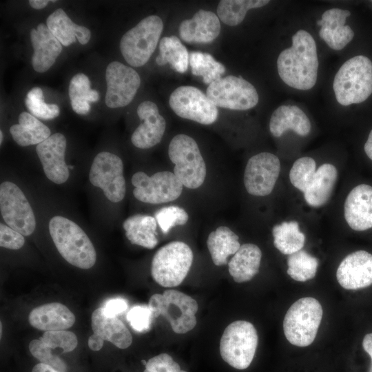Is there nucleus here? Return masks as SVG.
Segmentation results:
<instances>
[{
    "instance_id": "5",
    "label": "nucleus",
    "mask_w": 372,
    "mask_h": 372,
    "mask_svg": "<svg viewBox=\"0 0 372 372\" xmlns=\"http://www.w3.org/2000/svg\"><path fill=\"white\" fill-rule=\"evenodd\" d=\"M148 307L154 318L163 316L176 333H186L196 324L198 303L181 291L169 289L163 294H154L149 298Z\"/></svg>"
},
{
    "instance_id": "55",
    "label": "nucleus",
    "mask_w": 372,
    "mask_h": 372,
    "mask_svg": "<svg viewBox=\"0 0 372 372\" xmlns=\"http://www.w3.org/2000/svg\"><path fill=\"white\" fill-rule=\"evenodd\" d=\"M69 168L73 169V166L70 165V166H69Z\"/></svg>"
},
{
    "instance_id": "30",
    "label": "nucleus",
    "mask_w": 372,
    "mask_h": 372,
    "mask_svg": "<svg viewBox=\"0 0 372 372\" xmlns=\"http://www.w3.org/2000/svg\"><path fill=\"white\" fill-rule=\"evenodd\" d=\"M127 238L133 245L153 249L158 244L157 222L155 218L143 214H135L123 223Z\"/></svg>"
},
{
    "instance_id": "26",
    "label": "nucleus",
    "mask_w": 372,
    "mask_h": 372,
    "mask_svg": "<svg viewBox=\"0 0 372 372\" xmlns=\"http://www.w3.org/2000/svg\"><path fill=\"white\" fill-rule=\"evenodd\" d=\"M91 325L94 334L119 349H127L132 344V336L129 329L116 317L106 316L103 307L95 309L92 313Z\"/></svg>"
},
{
    "instance_id": "41",
    "label": "nucleus",
    "mask_w": 372,
    "mask_h": 372,
    "mask_svg": "<svg viewBox=\"0 0 372 372\" xmlns=\"http://www.w3.org/2000/svg\"><path fill=\"white\" fill-rule=\"evenodd\" d=\"M155 219L164 234L176 225H185L189 216L187 211L178 206H168L159 209L155 213Z\"/></svg>"
},
{
    "instance_id": "14",
    "label": "nucleus",
    "mask_w": 372,
    "mask_h": 372,
    "mask_svg": "<svg viewBox=\"0 0 372 372\" xmlns=\"http://www.w3.org/2000/svg\"><path fill=\"white\" fill-rule=\"evenodd\" d=\"M169 104L178 116L203 125L214 123L217 107L202 91L190 85L180 86L170 94Z\"/></svg>"
},
{
    "instance_id": "34",
    "label": "nucleus",
    "mask_w": 372,
    "mask_h": 372,
    "mask_svg": "<svg viewBox=\"0 0 372 372\" xmlns=\"http://www.w3.org/2000/svg\"><path fill=\"white\" fill-rule=\"evenodd\" d=\"M72 110L78 114H87L90 110V102L99 99V92L91 88V83L85 74L78 73L70 80L68 89Z\"/></svg>"
},
{
    "instance_id": "2",
    "label": "nucleus",
    "mask_w": 372,
    "mask_h": 372,
    "mask_svg": "<svg viewBox=\"0 0 372 372\" xmlns=\"http://www.w3.org/2000/svg\"><path fill=\"white\" fill-rule=\"evenodd\" d=\"M48 227L58 251L68 262L84 269L94 265L96 260L94 247L76 223L56 216L51 218Z\"/></svg>"
},
{
    "instance_id": "36",
    "label": "nucleus",
    "mask_w": 372,
    "mask_h": 372,
    "mask_svg": "<svg viewBox=\"0 0 372 372\" xmlns=\"http://www.w3.org/2000/svg\"><path fill=\"white\" fill-rule=\"evenodd\" d=\"M269 3L268 0H222L218 3L217 14L226 25L235 26L243 21L249 10L262 7Z\"/></svg>"
},
{
    "instance_id": "48",
    "label": "nucleus",
    "mask_w": 372,
    "mask_h": 372,
    "mask_svg": "<svg viewBox=\"0 0 372 372\" xmlns=\"http://www.w3.org/2000/svg\"><path fill=\"white\" fill-rule=\"evenodd\" d=\"M104 343V340L99 335L93 333L88 338V347L94 351H99Z\"/></svg>"
},
{
    "instance_id": "13",
    "label": "nucleus",
    "mask_w": 372,
    "mask_h": 372,
    "mask_svg": "<svg viewBox=\"0 0 372 372\" xmlns=\"http://www.w3.org/2000/svg\"><path fill=\"white\" fill-rule=\"evenodd\" d=\"M89 178L111 202L118 203L123 199L126 190L123 164L116 154L108 152L99 153L93 160Z\"/></svg>"
},
{
    "instance_id": "33",
    "label": "nucleus",
    "mask_w": 372,
    "mask_h": 372,
    "mask_svg": "<svg viewBox=\"0 0 372 372\" xmlns=\"http://www.w3.org/2000/svg\"><path fill=\"white\" fill-rule=\"evenodd\" d=\"M156 62L158 65L169 63L174 70L184 73L188 68L189 54L177 37H165L160 41Z\"/></svg>"
},
{
    "instance_id": "51",
    "label": "nucleus",
    "mask_w": 372,
    "mask_h": 372,
    "mask_svg": "<svg viewBox=\"0 0 372 372\" xmlns=\"http://www.w3.org/2000/svg\"><path fill=\"white\" fill-rule=\"evenodd\" d=\"M364 149L367 156L372 161V130L369 134Z\"/></svg>"
},
{
    "instance_id": "45",
    "label": "nucleus",
    "mask_w": 372,
    "mask_h": 372,
    "mask_svg": "<svg viewBox=\"0 0 372 372\" xmlns=\"http://www.w3.org/2000/svg\"><path fill=\"white\" fill-rule=\"evenodd\" d=\"M143 372H187L181 369L180 365L171 355L163 353L151 358L145 364Z\"/></svg>"
},
{
    "instance_id": "49",
    "label": "nucleus",
    "mask_w": 372,
    "mask_h": 372,
    "mask_svg": "<svg viewBox=\"0 0 372 372\" xmlns=\"http://www.w3.org/2000/svg\"><path fill=\"white\" fill-rule=\"evenodd\" d=\"M362 347L371 358V365L368 372H372V333L364 336L362 340Z\"/></svg>"
},
{
    "instance_id": "12",
    "label": "nucleus",
    "mask_w": 372,
    "mask_h": 372,
    "mask_svg": "<svg viewBox=\"0 0 372 372\" xmlns=\"http://www.w3.org/2000/svg\"><path fill=\"white\" fill-rule=\"evenodd\" d=\"M0 210L5 223L23 236H30L36 227L32 209L19 187L10 181L0 185Z\"/></svg>"
},
{
    "instance_id": "16",
    "label": "nucleus",
    "mask_w": 372,
    "mask_h": 372,
    "mask_svg": "<svg viewBox=\"0 0 372 372\" xmlns=\"http://www.w3.org/2000/svg\"><path fill=\"white\" fill-rule=\"evenodd\" d=\"M280 172L279 158L269 152H261L251 157L245 167L244 185L247 192L255 196L270 194Z\"/></svg>"
},
{
    "instance_id": "17",
    "label": "nucleus",
    "mask_w": 372,
    "mask_h": 372,
    "mask_svg": "<svg viewBox=\"0 0 372 372\" xmlns=\"http://www.w3.org/2000/svg\"><path fill=\"white\" fill-rule=\"evenodd\" d=\"M66 144L65 136L55 133L36 147L45 176L56 184H62L69 178V166L65 161Z\"/></svg>"
},
{
    "instance_id": "20",
    "label": "nucleus",
    "mask_w": 372,
    "mask_h": 372,
    "mask_svg": "<svg viewBox=\"0 0 372 372\" xmlns=\"http://www.w3.org/2000/svg\"><path fill=\"white\" fill-rule=\"evenodd\" d=\"M344 214L346 222L355 231L372 228V186H355L346 198Z\"/></svg>"
},
{
    "instance_id": "50",
    "label": "nucleus",
    "mask_w": 372,
    "mask_h": 372,
    "mask_svg": "<svg viewBox=\"0 0 372 372\" xmlns=\"http://www.w3.org/2000/svg\"><path fill=\"white\" fill-rule=\"evenodd\" d=\"M32 372H60V371L54 369V368H52V366L48 364H45L43 363H39L33 367Z\"/></svg>"
},
{
    "instance_id": "27",
    "label": "nucleus",
    "mask_w": 372,
    "mask_h": 372,
    "mask_svg": "<svg viewBox=\"0 0 372 372\" xmlns=\"http://www.w3.org/2000/svg\"><path fill=\"white\" fill-rule=\"evenodd\" d=\"M46 25L52 34L64 46L76 42V37L81 45H85L91 38L90 30L83 25L74 23L61 8L50 14L46 19Z\"/></svg>"
},
{
    "instance_id": "3",
    "label": "nucleus",
    "mask_w": 372,
    "mask_h": 372,
    "mask_svg": "<svg viewBox=\"0 0 372 372\" xmlns=\"http://www.w3.org/2000/svg\"><path fill=\"white\" fill-rule=\"evenodd\" d=\"M333 87L342 105L366 101L372 94V61L362 55L349 59L336 73Z\"/></svg>"
},
{
    "instance_id": "54",
    "label": "nucleus",
    "mask_w": 372,
    "mask_h": 372,
    "mask_svg": "<svg viewBox=\"0 0 372 372\" xmlns=\"http://www.w3.org/2000/svg\"><path fill=\"white\" fill-rule=\"evenodd\" d=\"M0 324H1L0 325V332H1V334H0L1 335L0 336L1 337V335H2V323L1 322Z\"/></svg>"
},
{
    "instance_id": "40",
    "label": "nucleus",
    "mask_w": 372,
    "mask_h": 372,
    "mask_svg": "<svg viewBox=\"0 0 372 372\" xmlns=\"http://www.w3.org/2000/svg\"><path fill=\"white\" fill-rule=\"evenodd\" d=\"M316 170V163L312 158L308 156L300 158L294 162L290 169V182L296 188L304 192Z\"/></svg>"
},
{
    "instance_id": "24",
    "label": "nucleus",
    "mask_w": 372,
    "mask_h": 372,
    "mask_svg": "<svg viewBox=\"0 0 372 372\" xmlns=\"http://www.w3.org/2000/svg\"><path fill=\"white\" fill-rule=\"evenodd\" d=\"M28 320L30 324L37 329L54 331L70 328L75 322V316L64 304L51 302L33 309Z\"/></svg>"
},
{
    "instance_id": "53",
    "label": "nucleus",
    "mask_w": 372,
    "mask_h": 372,
    "mask_svg": "<svg viewBox=\"0 0 372 372\" xmlns=\"http://www.w3.org/2000/svg\"><path fill=\"white\" fill-rule=\"evenodd\" d=\"M3 134L2 131L1 130V131H0V143H1V144L2 142H3Z\"/></svg>"
},
{
    "instance_id": "9",
    "label": "nucleus",
    "mask_w": 372,
    "mask_h": 372,
    "mask_svg": "<svg viewBox=\"0 0 372 372\" xmlns=\"http://www.w3.org/2000/svg\"><path fill=\"white\" fill-rule=\"evenodd\" d=\"M258 342L254 326L245 320H236L224 330L220 342L222 359L238 370L247 369L254 358Z\"/></svg>"
},
{
    "instance_id": "47",
    "label": "nucleus",
    "mask_w": 372,
    "mask_h": 372,
    "mask_svg": "<svg viewBox=\"0 0 372 372\" xmlns=\"http://www.w3.org/2000/svg\"><path fill=\"white\" fill-rule=\"evenodd\" d=\"M127 308V302L122 298L112 299L103 307V313L108 317H116L123 313Z\"/></svg>"
},
{
    "instance_id": "10",
    "label": "nucleus",
    "mask_w": 372,
    "mask_h": 372,
    "mask_svg": "<svg viewBox=\"0 0 372 372\" xmlns=\"http://www.w3.org/2000/svg\"><path fill=\"white\" fill-rule=\"evenodd\" d=\"M207 97L216 106L234 110H247L255 107L258 94L255 87L240 76L221 77L207 88Z\"/></svg>"
},
{
    "instance_id": "11",
    "label": "nucleus",
    "mask_w": 372,
    "mask_h": 372,
    "mask_svg": "<svg viewBox=\"0 0 372 372\" xmlns=\"http://www.w3.org/2000/svg\"><path fill=\"white\" fill-rule=\"evenodd\" d=\"M134 197L149 204L165 203L177 199L183 191V184L175 174L163 171L149 176L143 172L132 177Z\"/></svg>"
},
{
    "instance_id": "25",
    "label": "nucleus",
    "mask_w": 372,
    "mask_h": 372,
    "mask_svg": "<svg viewBox=\"0 0 372 372\" xmlns=\"http://www.w3.org/2000/svg\"><path fill=\"white\" fill-rule=\"evenodd\" d=\"M291 130L301 136L308 135L311 122L305 113L296 105H281L272 114L269 121V131L275 137Z\"/></svg>"
},
{
    "instance_id": "46",
    "label": "nucleus",
    "mask_w": 372,
    "mask_h": 372,
    "mask_svg": "<svg viewBox=\"0 0 372 372\" xmlns=\"http://www.w3.org/2000/svg\"><path fill=\"white\" fill-rule=\"evenodd\" d=\"M25 243L23 235L8 225H0V245L10 249H19Z\"/></svg>"
},
{
    "instance_id": "32",
    "label": "nucleus",
    "mask_w": 372,
    "mask_h": 372,
    "mask_svg": "<svg viewBox=\"0 0 372 372\" xmlns=\"http://www.w3.org/2000/svg\"><path fill=\"white\" fill-rule=\"evenodd\" d=\"M238 239V235L225 226H220L209 234L207 245L215 265L227 263L228 257L234 255L240 247Z\"/></svg>"
},
{
    "instance_id": "6",
    "label": "nucleus",
    "mask_w": 372,
    "mask_h": 372,
    "mask_svg": "<svg viewBox=\"0 0 372 372\" xmlns=\"http://www.w3.org/2000/svg\"><path fill=\"white\" fill-rule=\"evenodd\" d=\"M168 155L174 164L173 173L183 186L196 189L203 184L206 165L194 138L183 134L176 135L169 143Z\"/></svg>"
},
{
    "instance_id": "22",
    "label": "nucleus",
    "mask_w": 372,
    "mask_h": 372,
    "mask_svg": "<svg viewBox=\"0 0 372 372\" xmlns=\"http://www.w3.org/2000/svg\"><path fill=\"white\" fill-rule=\"evenodd\" d=\"M350 14L349 10L331 8L325 11L317 21L321 26L319 35L330 48L340 50L353 39V31L350 26L344 25Z\"/></svg>"
},
{
    "instance_id": "43",
    "label": "nucleus",
    "mask_w": 372,
    "mask_h": 372,
    "mask_svg": "<svg viewBox=\"0 0 372 372\" xmlns=\"http://www.w3.org/2000/svg\"><path fill=\"white\" fill-rule=\"evenodd\" d=\"M29 350L41 363L48 364L60 372L68 371L65 362L54 354L52 349L46 347L40 339L32 340L29 344Z\"/></svg>"
},
{
    "instance_id": "21",
    "label": "nucleus",
    "mask_w": 372,
    "mask_h": 372,
    "mask_svg": "<svg viewBox=\"0 0 372 372\" xmlns=\"http://www.w3.org/2000/svg\"><path fill=\"white\" fill-rule=\"evenodd\" d=\"M30 38L34 49L31 60L33 69L39 73L45 72L61 54L62 44L43 23L30 30Z\"/></svg>"
},
{
    "instance_id": "23",
    "label": "nucleus",
    "mask_w": 372,
    "mask_h": 372,
    "mask_svg": "<svg viewBox=\"0 0 372 372\" xmlns=\"http://www.w3.org/2000/svg\"><path fill=\"white\" fill-rule=\"evenodd\" d=\"M220 28L219 18L215 13L199 10L192 18L180 23L178 32L185 42L207 43L218 37Z\"/></svg>"
},
{
    "instance_id": "4",
    "label": "nucleus",
    "mask_w": 372,
    "mask_h": 372,
    "mask_svg": "<svg viewBox=\"0 0 372 372\" xmlns=\"http://www.w3.org/2000/svg\"><path fill=\"white\" fill-rule=\"evenodd\" d=\"M323 314L320 302L312 297L296 301L287 311L283 321V331L287 340L293 345L304 347L315 340Z\"/></svg>"
},
{
    "instance_id": "15",
    "label": "nucleus",
    "mask_w": 372,
    "mask_h": 372,
    "mask_svg": "<svg viewBox=\"0 0 372 372\" xmlns=\"http://www.w3.org/2000/svg\"><path fill=\"white\" fill-rule=\"evenodd\" d=\"M107 90L105 102L110 108L122 107L134 99L141 85L138 72L118 61L108 64L105 70Z\"/></svg>"
},
{
    "instance_id": "35",
    "label": "nucleus",
    "mask_w": 372,
    "mask_h": 372,
    "mask_svg": "<svg viewBox=\"0 0 372 372\" xmlns=\"http://www.w3.org/2000/svg\"><path fill=\"white\" fill-rule=\"evenodd\" d=\"M272 234L275 247L285 255L301 250L304 245L305 236L300 231L296 221L282 222L275 225Z\"/></svg>"
},
{
    "instance_id": "37",
    "label": "nucleus",
    "mask_w": 372,
    "mask_h": 372,
    "mask_svg": "<svg viewBox=\"0 0 372 372\" xmlns=\"http://www.w3.org/2000/svg\"><path fill=\"white\" fill-rule=\"evenodd\" d=\"M189 65L192 73L202 76L204 83L209 85L220 79L225 72V66L207 52H190Z\"/></svg>"
},
{
    "instance_id": "19",
    "label": "nucleus",
    "mask_w": 372,
    "mask_h": 372,
    "mask_svg": "<svg viewBox=\"0 0 372 372\" xmlns=\"http://www.w3.org/2000/svg\"><path fill=\"white\" fill-rule=\"evenodd\" d=\"M136 112L143 123L133 132L131 141L140 149L152 147L159 143L163 136L165 120L160 114L157 105L150 101L141 103Z\"/></svg>"
},
{
    "instance_id": "39",
    "label": "nucleus",
    "mask_w": 372,
    "mask_h": 372,
    "mask_svg": "<svg viewBox=\"0 0 372 372\" xmlns=\"http://www.w3.org/2000/svg\"><path fill=\"white\" fill-rule=\"evenodd\" d=\"M25 105L31 114L44 120L53 119L60 113L57 105L45 103L43 91L39 87H34L27 93Z\"/></svg>"
},
{
    "instance_id": "8",
    "label": "nucleus",
    "mask_w": 372,
    "mask_h": 372,
    "mask_svg": "<svg viewBox=\"0 0 372 372\" xmlns=\"http://www.w3.org/2000/svg\"><path fill=\"white\" fill-rule=\"evenodd\" d=\"M163 30L162 19L157 15H149L126 32L119 44L126 62L134 67L147 63L156 48Z\"/></svg>"
},
{
    "instance_id": "44",
    "label": "nucleus",
    "mask_w": 372,
    "mask_h": 372,
    "mask_svg": "<svg viewBox=\"0 0 372 372\" xmlns=\"http://www.w3.org/2000/svg\"><path fill=\"white\" fill-rule=\"evenodd\" d=\"M153 319L152 311L148 305L134 307L127 314V320L131 327L139 332L148 331Z\"/></svg>"
},
{
    "instance_id": "38",
    "label": "nucleus",
    "mask_w": 372,
    "mask_h": 372,
    "mask_svg": "<svg viewBox=\"0 0 372 372\" xmlns=\"http://www.w3.org/2000/svg\"><path fill=\"white\" fill-rule=\"evenodd\" d=\"M318 263L316 257L301 249L289 255L287 273L296 281L305 282L315 277Z\"/></svg>"
},
{
    "instance_id": "1",
    "label": "nucleus",
    "mask_w": 372,
    "mask_h": 372,
    "mask_svg": "<svg viewBox=\"0 0 372 372\" xmlns=\"http://www.w3.org/2000/svg\"><path fill=\"white\" fill-rule=\"evenodd\" d=\"M277 68L281 79L291 87L307 90L315 85L318 59L316 42L308 32L300 30L292 37V45L280 53Z\"/></svg>"
},
{
    "instance_id": "7",
    "label": "nucleus",
    "mask_w": 372,
    "mask_h": 372,
    "mask_svg": "<svg viewBox=\"0 0 372 372\" xmlns=\"http://www.w3.org/2000/svg\"><path fill=\"white\" fill-rule=\"evenodd\" d=\"M191 248L181 241H173L161 247L154 254L151 274L163 287H174L186 278L193 262Z\"/></svg>"
},
{
    "instance_id": "29",
    "label": "nucleus",
    "mask_w": 372,
    "mask_h": 372,
    "mask_svg": "<svg viewBox=\"0 0 372 372\" xmlns=\"http://www.w3.org/2000/svg\"><path fill=\"white\" fill-rule=\"evenodd\" d=\"M261 258L262 251L257 245L243 244L229 262V273L236 282H247L258 273Z\"/></svg>"
},
{
    "instance_id": "52",
    "label": "nucleus",
    "mask_w": 372,
    "mask_h": 372,
    "mask_svg": "<svg viewBox=\"0 0 372 372\" xmlns=\"http://www.w3.org/2000/svg\"><path fill=\"white\" fill-rule=\"evenodd\" d=\"M50 1L47 0H30V6L34 9H43L44 8Z\"/></svg>"
},
{
    "instance_id": "28",
    "label": "nucleus",
    "mask_w": 372,
    "mask_h": 372,
    "mask_svg": "<svg viewBox=\"0 0 372 372\" xmlns=\"http://www.w3.org/2000/svg\"><path fill=\"white\" fill-rule=\"evenodd\" d=\"M337 177L338 171L334 165L330 163L320 165L303 192L306 203L313 207L324 205L332 194Z\"/></svg>"
},
{
    "instance_id": "42",
    "label": "nucleus",
    "mask_w": 372,
    "mask_h": 372,
    "mask_svg": "<svg viewBox=\"0 0 372 372\" xmlns=\"http://www.w3.org/2000/svg\"><path fill=\"white\" fill-rule=\"evenodd\" d=\"M39 339L50 349H60L62 353L73 351L78 344L76 335L65 330L45 331Z\"/></svg>"
},
{
    "instance_id": "18",
    "label": "nucleus",
    "mask_w": 372,
    "mask_h": 372,
    "mask_svg": "<svg viewBox=\"0 0 372 372\" xmlns=\"http://www.w3.org/2000/svg\"><path fill=\"white\" fill-rule=\"evenodd\" d=\"M336 278L342 287L356 290L372 285V254L356 251L347 255L340 263Z\"/></svg>"
},
{
    "instance_id": "31",
    "label": "nucleus",
    "mask_w": 372,
    "mask_h": 372,
    "mask_svg": "<svg viewBox=\"0 0 372 372\" xmlns=\"http://www.w3.org/2000/svg\"><path fill=\"white\" fill-rule=\"evenodd\" d=\"M18 121L10 127V132L20 146L38 145L51 136L49 127L28 112H21Z\"/></svg>"
}]
</instances>
